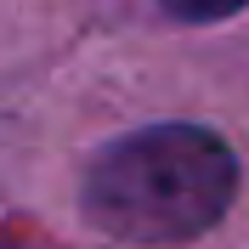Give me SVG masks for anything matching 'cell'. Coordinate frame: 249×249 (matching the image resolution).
Segmentation results:
<instances>
[{
	"label": "cell",
	"instance_id": "obj_1",
	"mask_svg": "<svg viewBox=\"0 0 249 249\" xmlns=\"http://www.w3.org/2000/svg\"><path fill=\"white\" fill-rule=\"evenodd\" d=\"M238 193L232 147L198 124H153L113 142L85 176V215L124 244H187Z\"/></svg>",
	"mask_w": 249,
	"mask_h": 249
},
{
	"label": "cell",
	"instance_id": "obj_2",
	"mask_svg": "<svg viewBox=\"0 0 249 249\" xmlns=\"http://www.w3.org/2000/svg\"><path fill=\"white\" fill-rule=\"evenodd\" d=\"M176 17H193V23H210V17H232L244 0H164Z\"/></svg>",
	"mask_w": 249,
	"mask_h": 249
}]
</instances>
